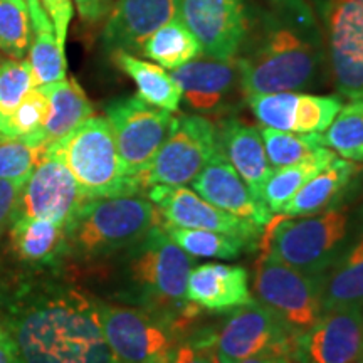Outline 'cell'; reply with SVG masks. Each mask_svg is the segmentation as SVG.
<instances>
[{
  "label": "cell",
  "mask_w": 363,
  "mask_h": 363,
  "mask_svg": "<svg viewBox=\"0 0 363 363\" xmlns=\"http://www.w3.org/2000/svg\"><path fill=\"white\" fill-rule=\"evenodd\" d=\"M0 62H2V57H0Z\"/></svg>",
  "instance_id": "obj_45"
},
{
  "label": "cell",
  "mask_w": 363,
  "mask_h": 363,
  "mask_svg": "<svg viewBox=\"0 0 363 363\" xmlns=\"http://www.w3.org/2000/svg\"><path fill=\"white\" fill-rule=\"evenodd\" d=\"M142 54L155 61L163 69L174 71L199 56H203L201 44L180 19L165 24L145 40Z\"/></svg>",
  "instance_id": "obj_29"
},
{
  "label": "cell",
  "mask_w": 363,
  "mask_h": 363,
  "mask_svg": "<svg viewBox=\"0 0 363 363\" xmlns=\"http://www.w3.org/2000/svg\"><path fill=\"white\" fill-rule=\"evenodd\" d=\"M325 40L330 81L340 96H363V0H310Z\"/></svg>",
  "instance_id": "obj_8"
},
{
  "label": "cell",
  "mask_w": 363,
  "mask_h": 363,
  "mask_svg": "<svg viewBox=\"0 0 363 363\" xmlns=\"http://www.w3.org/2000/svg\"><path fill=\"white\" fill-rule=\"evenodd\" d=\"M43 88L49 99L48 118L39 133L29 142L48 147L93 116V104L74 78H66Z\"/></svg>",
  "instance_id": "obj_26"
},
{
  "label": "cell",
  "mask_w": 363,
  "mask_h": 363,
  "mask_svg": "<svg viewBox=\"0 0 363 363\" xmlns=\"http://www.w3.org/2000/svg\"><path fill=\"white\" fill-rule=\"evenodd\" d=\"M157 224H160L157 207L136 194L93 199L66 227V261L111 259L145 238Z\"/></svg>",
  "instance_id": "obj_4"
},
{
  "label": "cell",
  "mask_w": 363,
  "mask_h": 363,
  "mask_svg": "<svg viewBox=\"0 0 363 363\" xmlns=\"http://www.w3.org/2000/svg\"><path fill=\"white\" fill-rule=\"evenodd\" d=\"M147 199L157 207L163 224L216 230L244 239L247 244L256 242L262 234L261 225L212 206L185 185H153L148 189Z\"/></svg>",
  "instance_id": "obj_15"
},
{
  "label": "cell",
  "mask_w": 363,
  "mask_h": 363,
  "mask_svg": "<svg viewBox=\"0 0 363 363\" xmlns=\"http://www.w3.org/2000/svg\"><path fill=\"white\" fill-rule=\"evenodd\" d=\"M29 65L35 86H48L66 79L65 45L57 40L54 29H34Z\"/></svg>",
  "instance_id": "obj_34"
},
{
  "label": "cell",
  "mask_w": 363,
  "mask_h": 363,
  "mask_svg": "<svg viewBox=\"0 0 363 363\" xmlns=\"http://www.w3.org/2000/svg\"><path fill=\"white\" fill-rule=\"evenodd\" d=\"M294 335L274 313L259 301L235 308L217 331L214 353L217 363H240L269 350H293Z\"/></svg>",
  "instance_id": "obj_13"
},
{
  "label": "cell",
  "mask_w": 363,
  "mask_h": 363,
  "mask_svg": "<svg viewBox=\"0 0 363 363\" xmlns=\"http://www.w3.org/2000/svg\"><path fill=\"white\" fill-rule=\"evenodd\" d=\"M160 224L169 238L180 249H184L194 259H234L240 256L247 242L244 239L235 238L224 233H216V230L203 229H184V227H175Z\"/></svg>",
  "instance_id": "obj_30"
},
{
  "label": "cell",
  "mask_w": 363,
  "mask_h": 363,
  "mask_svg": "<svg viewBox=\"0 0 363 363\" xmlns=\"http://www.w3.org/2000/svg\"><path fill=\"white\" fill-rule=\"evenodd\" d=\"M362 167L355 162L337 157L323 170L308 180L296 194L286 202L279 214L288 217H303L323 212L340 201L345 190L352 185Z\"/></svg>",
  "instance_id": "obj_25"
},
{
  "label": "cell",
  "mask_w": 363,
  "mask_h": 363,
  "mask_svg": "<svg viewBox=\"0 0 363 363\" xmlns=\"http://www.w3.org/2000/svg\"><path fill=\"white\" fill-rule=\"evenodd\" d=\"M104 111L126 175L138 182V175L155 158L169 136L175 116L145 103L138 96L113 99Z\"/></svg>",
  "instance_id": "obj_11"
},
{
  "label": "cell",
  "mask_w": 363,
  "mask_h": 363,
  "mask_svg": "<svg viewBox=\"0 0 363 363\" xmlns=\"http://www.w3.org/2000/svg\"><path fill=\"white\" fill-rule=\"evenodd\" d=\"M49 111V99L43 86H34L22 99L17 110L2 131L0 140L26 138L33 140L43 128Z\"/></svg>",
  "instance_id": "obj_36"
},
{
  "label": "cell",
  "mask_w": 363,
  "mask_h": 363,
  "mask_svg": "<svg viewBox=\"0 0 363 363\" xmlns=\"http://www.w3.org/2000/svg\"><path fill=\"white\" fill-rule=\"evenodd\" d=\"M34 39V24L26 0H0V52L24 59Z\"/></svg>",
  "instance_id": "obj_32"
},
{
  "label": "cell",
  "mask_w": 363,
  "mask_h": 363,
  "mask_svg": "<svg viewBox=\"0 0 363 363\" xmlns=\"http://www.w3.org/2000/svg\"><path fill=\"white\" fill-rule=\"evenodd\" d=\"M254 291L261 305L274 313L294 337L323 315L320 276L294 269L269 254H261L256 264Z\"/></svg>",
  "instance_id": "obj_9"
},
{
  "label": "cell",
  "mask_w": 363,
  "mask_h": 363,
  "mask_svg": "<svg viewBox=\"0 0 363 363\" xmlns=\"http://www.w3.org/2000/svg\"><path fill=\"white\" fill-rule=\"evenodd\" d=\"M240 363H294L291 350H269L249 357Z\"/></svg>",
  "instance_id": "obj_43"
},
{
  "label": "cell",
  "mask_w": 363,
  "mask_h": 363,
  "mask_svg": "<svg viewBox=\"0 0 363 363\" xmlns=\"http://www.w3.org/2000/svg\"><path fill=\"white\" fill-rule=\"evenodd\" d=\"M11 246L17 259L34 269H57L66 261V227L40 217H16Z\"/></svg>",
  "instance_id": "obj_23"
},
{
  "label": "cell",
  "mask_w": 363,
  "mask_h": 363,
  "mask_svg": "<svg viewBox=\"0 0 363 363\" xmlns=\"http://www.w3.org/2000/svg\"><path fill=\"white\" fill-rule=\"evenodd\" d=\"M44 12L52 22L54 34L59 43L66 44L67 29H69L72 19V0H39Z\"/></svg>",
  "instance_id": "obj_40"
},
{
  "label": "cell",
  "mask_w": 363,
  "mask_h": 363,
  "mask_svg": "<svg viewBox=\"0 0 363 363\" xmlns=\"http://www.w3.org/2000/svg\"><path fill=\"white\" fill-rule=\"evenodd\" d=\"M338 155L323 147L318 150L315 155L305 158V160L294 163V165L283 167V169H274L269 179H267L264 189H262V202L269 208L272 214H279L286 206V202L298 192L308 180H311L318 172L325 169Z\"/></svg>",
  "instance_id": "obj_28"
},
{
  "label": "cell",
  "mask_w": 363,
  "mask_h": 363,
  "mask_svg": "<svg viewBox=\"0 0 363 363\" xmlns=\"http://www.w3.org/2000/svg\"><path fill=\"white\" fill-rule=\"evenodd\" d=\"M179 19L199 40L203 56L233 59L246 35V0H179Z\"/></svg>",
  "instance_id": "obj_16"
},
{
  "label": "cell",
  "mask_w": 363,
  "mask_h": 363,
  "mask_svg": "<svg viewBox=\"0 0 363 363\" xmlns=\"http://www.w3.org/2000/svg\"><path fill=\"white\" fill-rule=\"evenodd\" d=\"M170 74L180 86L182 99L197 113L230 111L238 96L244 98L235 57L199 56Z\"/></svg>",
  "instance_id": "obj_18"
},
{
  "label": "cell",
  "mask_w": 363,
  "mask_h": 363,
  "mask_svg": "<svg viewBox=\"0 0 363 363\" xmlns=\"http://www.w3.org/2000/svg\"><path fill=\"white\" fill-rule=\"evenodd\" d=\"M320 281L323 311L363 305V222Z\"/></svg>",
  "instance_id": "obj_24"
},
{
  "label": "cell",
  "mask_w": 363,
  "mask_h": 363,
  "mask_svg": "<svg viewBox=\"0 0 363 363\" xmlns=\"http://www.w3.org/2000/svg\"><path fill=\"white\" fill-rule=\"evenodd\" d=\"M113 59L115 65L133 81L140 99L160 110L179 111L182 89L167 69L125 51L113 52Z\"/></svg>",
  "instance_id": "obj_27"
},
{
  "label": "cell",
  "mask_w": 363,
  "mask_h": 363,
  "mask_svg": "<svg viewBox=\"0 0 363 363\" xmlns=\"http://www.w3.org/2000/svg\"><path fill=\"white\" fill-rule=\"evenodd\" d=\"M88 201L65 162L45 147L22 187L16 217H40L67 227Z\"/></svg>",
  "instance_id": "obj_12"
},
{
  "label": "cell",
  "mask_w": 363,
  "mask_h": 363,
  "mask_svg": "<svg viewBox=\"0 0 363 363\" xmlns=\"http://www.w3.org/2000/svg\"><path fill=\"white\" fill-rule=\"evenodd\" d=\"M29 59H2L0 62V136L12 113L34 88Z\"/></svg>",
  "instance_id": "obj_35"
},
{
  "label": "cell",
  "mask_w": 363,
  "mask_h": 363,
  "mask_svg": "<svg viewBox=\"0 0 363 363\" xmlns=\"http://www.w3.org/2000/svg\"><path fill=\"white\" fill-rule=\"evenodd\" d=\"M261 136L272 169L294 165L326 147L321 133H291L264 126L261 130Z\"/></svg>",
  "instance_id": "obj_33"
},
{
  "label": "cell",
  "mask_w": 363,
  "mask_h": 363,
  "mask_svg": "<svg viewBox=\"0 0 363 363\" xmlns=\"http://www.w3.org/2000/svg\"><path fill=\"white\" fill-rule=\"evenodd\" d=\"M323 142L330 150L345 160L363 162V96L353 98L323 133Z\"/></svg>",
  "instance_id": "obj_31"
},
{
  "label": "cell",
  "mask_w": 363,
  "mask_h": 363,
  "mask_svg": "<svg viewBox=\"0 0 363 363\" xmlns=\"http://www.w3.org/2000/svg\"><path fill=\"white\" fill-rule=\"evenodd\" d=\"M246 13L235 56L244 98L328 83L325 40L310 0H246Z\"/></svg>",
  "instance_id": "obj_1"
},
{
  "label": "cell",
  "mask_w": 363,
  "mask_h": 363,
  "mask_svg": "<svg viewBox=\"0 0 363 363\" xmlns=\"http://www.w3.org/2000/svg\"><path fill=\"white\" fill-rule=\"evenodd\" d=\"M99 321L120 363H169L184 331L147 310L98 301Z\"/></svg>",
  "instance_id": "obj_7"
},
{
  "label": "cell",
  "mask_w": 363,
  "mask_h": 363,
  "mask_svg": "<svg viewBox=\"0 0 363 363\" xmlns=\"http://www.w3.org/2000/svg\"><path fill=\"white\" fill-rule=\"evenodd\" d=\"M294 363H360L363 360V305L333 308L294 337Z\"/></svg>",
  "instance_id": "obj_14"
},
{
  "label": "cell",
  "mask_w": 363,
  "mask_h": 363,
  "mask_svg": "<svg viewBox=\"0 0 363 363\" xmlns=\"http://www.w3.org/2000/svg\"><path fill=\"white\" fill-rule=\"evenodd\" d=\"M216 136L217 148L233 163L254 197L262 202V189L274 169L267 160L261 130L238 118H227L216 128Z\"/></svg>",
  "instance_id": "obj_21"
},
{
  "label": "cell",
  "mask_w": 363,
  "mask_h": 363,
  "mask_svg": "<svg viewBox=\"0 0 363 363\" xmlns=\"http://www.w3.org/2000/svg\"><path fill=\"white\" fill-rule=\"evenodd\" d=\"M0 363H21L16 342L2 321H0Z\"/></svg>",
  "instance_id": "obj_42"
},
{
  "label": "cell",
  "mask_w": 363,
  "mask_h": 363,
  "mask_svg": "<svg viewBox=\"0 0 363 363\" xmlns=\"http://www.w3.org/2000/svg\"><path fill=\"white\" fill-rule=\"evenodd\" d=\"M26 2L30 9V17H33L34 29H54L51 19H49L48 13L44 12L39 0H26Z\"/></svg>",
  "instance_id": "obj_44"
},
{
  "label": "cell",
  "mask_w": 363,
  "mask_h": 363,
  "mask_svg": "<svg viewBox=\"0 0 363 363\" xmlns=\"http://www.w3.org/2000/svg\"><path fill=\"white\" fill-rule=\"evenodd\" d=\"M179 19V0H115L101 40L106 51L142 52L150 35Z\"/></svg>",
  "instance_id": "obj_19"
},
{
  "label": "cell",
  "mask_w": 363,
  "mask_h": 363,
  "mask_svg": "<svg viewBox=\"0 0 363 363\" xmlns=\"http://www.w3.org/2000/svg\"><path fill=\"white\" fill-rule=\"evenodd\" d=\"M214 338L211 331H203L189 340H180L172 352L169 363H217L214 353Z\"/></svg>",
  "instance_id": "obj_38"
},
{
  "label": "cell",
  "mask_w": 363,
  "mask_h": 363,
  "mask_svg": "<svg viewBox=\"0 0 363 363\" xmlns=\"http://www.w3.org/2000/svg\"><path fill=\"white\" fill-rule=\"evenodd\" d=\"M246 101L256 120L266 128L291 133H323L343 106L340 96H321L303 91L256 94Z\"/></svg>",
  "instance_id": "obj_17"
},
{
  "label": "cell",
  "mask_w": 363,
  "mask_h": 363,
  "mask_svg": "<svg viewBox=\"0 0 363 363\" xmlns=\"http://www.w3.org/2000/svg\"><path fill=\"white\" fill-rule=\"evenodd\" d=\"M217 152L216 126L201 115L175 116L169 136L155 158L138 175L140 189L187 185Z\"/></svg>",
  "instance_id": "obj_10"
},
{
  "label": "cell",
  "mask_w": 363,
  "mask_h": 363,
  "mask_svg": "<svg viewBox=\"0 0 363 363\" xmlns=\"http://www.w3.org/2000/svg\"><path fill=\"white\" fill-rule=\"evenodd\" d=\"M2 323L21 363H120L104 338L98 299L56 281H22L2 298Z\"/></svg>",
  "instance_id": "obj_2"
},
{
  "label": "cell",
  "mask_w": 363,
  "mask_h": 363,
  "mask_svg": "<svg viewBox=\"0 0 363 363\" xmlns=\"http://www.w3.org/2000/svg\"><path fill=\"white\" fill-rule=\"evenodd\" d=\"M74 4L81 19L94 24V22L106 19L115 0H74Z\"/></svg>",
  "instance_id": "obj_41"
},
{
  "label": "cell",
  "mask_w": 363,
  "mask_h": 363,
  "mask_svg": "<svg viewBox=\"0 0 363 363\" xmlns=\"http://www.w3.org/2000/svg\"><path fill=\"white\" fill-rule=\"evenodd\" d=\"M190 184L194 192L201 195L203 201L229 214L261 227L271 220L272 212L266 203L254 197L246 182L240 179L233 163L227 160L219 148Z\"/></svg>",
  "instance_id": "obj_20"
},
{
  "label": "cell",
  "mask_w": 363,
  "mask_h": 363,
  "mask_svg": "<svg viewBox=\"0 0 363 363\" xmlns=\"http://www.w3.org/2000/svg\"><path fill=\"white\" fill-rule=\"evenodd\" d=\"M111 259L110 284L116 301L155 313L182 331L192 326L201 310L187 298L194 257L177 246L162 224Z\"/></svg>",
  "instance_id": "obj_3"
},
{
  "label": "cell",
  "mask_w": 363,
  "mask_h": 363,
  "mask_svg": "<svg viewBox=\"0 0 363 363\" xmlns=\"http://www.w3.org/2000/svg\"><path fill=\"white\" fill-rule=\"evenodd\" d=\"M45 147L24 138L0 140V179L27 180L33 174Z\"/></svg>",
  "instance_id": "obj_37"
},
{
  "label": "cell",
  "mask_w": 363,
  "mask_h": 363,
  "mask_svg": "<svg viewBox=\"0 0 363 363\" xmlns=\"http://www.w3.org/2000/svg\"><path fill=\"white\" fill-rule=\"evenodd\" d=\"M350 224L348 208H326L299 219L281 214L264 225L259 249L294 269L321 276L347 244Z\"/></svg>",
  "instance_id": "obj_5"
},
{
  "label": "cell",
  "mask_w": 363,
  "mask_h": 363,
  "mask_svg": "<svg viewBox=\"0 0 363 363\" xmlns=\"http://www.w3.org/2000/svg\"><path fill=\"white\" fill-rule=\"evenodd\" d=\"M48 148L65 162L89 201L135 195L142 190L138 182L126 175L106 116H89Z\"/></svg>",
  "instance_id": "obj_6"
},
{
  "label": "cell",
  "mask_w": 363,
  "mask_h": 363,
  "mask_svg": "<svg viewBox=\"0 0 363 363\" xmlns=\"http://www.w3.org/2000/svg\"><path fill=\"white\" fill-rule=\"evenodd\" d=\"M190 303L208 311H233L252 299L249 272L235 264H202L190 271L187 281Z\"/></svg>",
  "instance_id": "obj_22"
},
{
  "label": "cell",
  "mask_w": 363,
  "mask_h": 363,
  "mask_svg": "<svg viewBox=\"0 0 363 363\" xmlns=\"http://www.w3.org/2000/svg\"><path fill=\"white\" fill-rule=\"evenodd\" d=\"M26 180H2L0 179V238L11 227L16 217L17 203Z\"/></svg>",
  "instance_id": "obj_39"
}]
</instances>
